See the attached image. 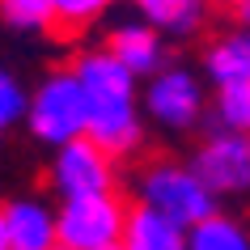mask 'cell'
<instances>
[{"label": "cell", "mask_w": 250, "mask_h": 250, "mask_svg": "<svg viewBox=\"0 0 250 250\" xmlns=\"http://www.w3.org/2000/svg\"><path fill=\"white\" fill-rule=\"evenodd\" d=\"M191 250H250V229L237 216L216 212L191 229Z\"/></svg>", "instance_id": "obj_13"}, {"label": "cell", "mask_w": 250, "mask_h": 250, "mask_svg": "<svg viewBox=\"0 0 250 250\" xmlns=\"http://www.w3.org/2000/svg\"><path fill=\"white\" fill-rule=\"evenodd\" d=\"M0 26L17 34H47L55 30V0H0Z\"/></svg>", "instance_id": "obj_14"}, {"label": "cell", "mask_w": 250, "mask_h": 250, "mask_svg": "<svg viewBox=\"0 0 250 250\" xmlns=\"http://www.w3.org/2000/svg\"><path fill=\"white\" fill-rule=\"evenodd\" d=\"M191 170L212 195H246L250 191V140L233 132H212L191 157Z\"/></svg>", "instance_id": "obj_7"}, {"label": "cell", "mask_w": 250, "mask_h": 250, "mask_svg": "<svg viewBox=\"0 0 250 250\" xmlns=\"http://www.w3.org/2000/svg\"><path fill=\"white\" fill-rule=\"evenodd\" d=\"M204 77L216 89L250 85V34L221 30L216 39H208V47H204Z\"/></svg>", "instance_id": "obj_10"}, {"label": "cell", "mask_w": 250, "mask_h": 250, "mask_svg": "<svg viewBox=\"0 0 250 250\" xmlns=\"http://www.w3.org/2000/svg\"><path fill=\"white\" fill-rule=\"evenodd\" d=\"M136 17H145L161 39L187 42L195 34H204V26L212 21V9L199 4V0H140Z\"/></svg>", "instance_id": "obj_11"}, {"label": "cell", "mask_w": 250, "mask_h": 250, "mask_svg": "<svg viewBox=\"0 0 250 250\" xmlns=\"http://www.w3.org/2000/svg\"><path fill=\"white\" fill-rule=\"evenodd\" d=\"M119 250H191V229L174 225L170 216H161L153 208L132 204L127 233H123V246Z\"/></svg>", "instance_id": "obj_12"}, {"label": "cell", "mask_w": 250, "mask_h": 250, "mask_svg": "<svg viewBox=\"0 0 250 250\" xmlns=\"http://www.w3.org/2000/svg\"><path fill=\"white\" fill-rule=\"evenodd\" d=\"M51 191L60 195V204L115 195L119 191V161L106 148H98L89 136L72 140V145L55 148V157H51Z\"/></svg>", "instance_id": "obj_5"}, {"label": "cell", "mask_w": 250, "mask_h": 250, "mask_svg": "<svg viewBox=\"0 0 250 250\" xmlns=\"http://www.w3.org/2000/svg\"><path fill=\"white\" fill-rule=\"evenodd\" d=\"M0 216L13 250H60V216L42 199H9Z\"/></svg>", "instance_id": "obj_9"}, {"label": "cell", "mask_w": 250, "mask_h": 250, "mask_svg": "<svg viewBox=\"0 0 250 250\" xmlns=\"http://www.w3.org/2000/svg\"><path fill=\"white\" fill-rule=\"evenodd\" d=\"M225 17H229V30H242V34H250V0H242V4H229V9H225Z\"/></svg>", "instance_id": "obj_18"}, {"label": "cell", "mask_w": 250, "mask_h": 250, "mask_svg": "<svg viewBox=\"0 0 250 250\" xmlns=\"http://www.w3.org/2000/svg\"><path fill=\"white\" fill-rule=\"evenodd\" d=\"M106 51L115 55L119 64L136 72V77H157L161 68H166V39H161L157 30L148 26L145 17H132V21H123L106 34Z\"/></svg>", "instance_id": "obj_8"}, {"label": "cell", "mask_w": 250, "mask_h": 250, "mask_svg": "<svg viewBox=\"0 0 250 250\" xmlns=\"http://www.w3.org/2000/svg\"><path fill=\"white\" fill-rule=\"evenodd\" d=\"M72 72L89 98V140L115 161L145 148V102L136 98V72L119 64L106 47H89L72 60Z\"/></svg>", "instance_id": "obj_1"}, {"label": "cell", "mask_w": 250, "mask_h": 250, "mask_svg": "<svg viewBox=\"0 0 250 250\" xmlns=\"http://www.w3.org/2000/svg\"><path fill=\"white\" fill-rule=\"evenodd\" d=\"M212 115H216V132H233V136H246L250 140V85L216 89Z\"/></svg>", "instance_id": "obj_15"}, {"label": "cell", "mask_w": 250, "mask_h": 250, "mask_svg": "<svg viewBox=\"0 0 250 250\" xmlns=\"http://www.w3.org/2000/svg\"><path fill=\"white\" fill-rule=\"evenodd\" d=\"M21 119H30V89L9 68H0V132L21 123Z\"/></svg>", "instance_id": "obj_17"}, {"label": "cell", "mask_w": 250, "mask_h": 250, "mask_svg": "<svg viewBox=\"0 0 250 250\" xmlns=\"http://www.w3.org/2000/svg\"><path fill=\"white\" fill-rule=\"evenodd\" d=\"M26 127L34 132V140H42V145H51V148H64L72 140L89 136V98H85V85L77 81L72 64L51 68L34 85Z\"/></svg>", "instance_id": "obj_3"}, {"label": "cell", "mask_w": 250, "mask_h": 250, "mask_svg": "<svg viewBox=\"0 0 250 250\" xmlns=\"http://www.w3.org/2000/svg\"><path fill=\"white\" fill-rule=\"evenodd\" d=\"M140 102H145V115L166 127V132H187V127H195L199 115H204V85L191 68L183 64H166L157 77L145 85L140 93Z\"/></svg>", "instance_id": "obj_6"}, {"label": "cell", "mask_w": 250, "mask_h": 250, "mask_svg": "<svg viewBox=\"0 0 250 250\" xmlns=\"http://www.w3.org/2000/svg\"><path fill=\"white\" fill-rule=\"evenodd\" d=\"M0 250H13V242H9V229H4V216H0Z\"/></svg>", "instance_id": "obj_19"}, {"label": "cell", "mask_w": 250, "mask_h": 250, "mask_svg": "<svg viewBox=\"0 0 250 250\" xmlns=\"http://www.w3.org/2000/svg\"><path fill=\"white\" fill-rule=\"evenodd\" d=\"M106 17L102 0H55V30L60 34H85Z\"/></svg>", "instance_id": "obj_16"}, {"label": "cell", "mask_w": 250, "mask_h": 250, "mask_svg": "<svg viewBox=\"0 0 250 250\" xmlns=\"http://www.w3.org/2000/svg\"><path fill=\"white\" fill-rule=\"evenodd\" d=\"M136 204L153 208L161 216H170L183 229H195L208 216H216V195L199 183V174L191 170V161H174V157H153L145 161L132 178Z\"/></svg>", "instance_id": "obj_2"}, {"label": "cell", "mask_w": 250, "mask_h": 250, "mask_svg": "<svg viewBox=\"0 0 250 250\" xmlns=\"http://www.w3.org/2000/svg\"><path fill=\"white\" fill-rule=\"evenodd\" d=\"M55 216H60V250H119L127 233L132 204L115 191V195L60 204Z\"/></svg>", "instance_id": "obj_4"}]
</instances>
